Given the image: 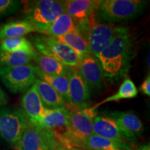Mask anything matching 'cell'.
<instances>
[{
  "label": "cell",
  "mask_w": 150,
  "mask_h": 150,
  "mask_svg": "<svg viewBox=\"0 0 150 150\" xmlns=\"http://www.w3.org/2000/svg\"><path fill=\"white\" fill-rule=\"evenodd\" d=\"M135 54L134 37L129 28L120 26L111 42L98 56L104 77L117 81L127 74Z\"/></svg>",
  "instance_id": "1"
},
{
  "label": "cell",
  "mask_w": 150,
  "mask_h": 150,
  "mask_svg": "<svg viewBox=\"0 0 150 150\" xmlns=\"http://www.w3.org/2000/svg\"><path fill=\"white\" fill-rule=\"evenodd\" d=\"M147 4L142 0H103L99 4L97 17L104 23L126 22L141 15Z\"/></svg>",
  "instance_id": "2"
},
{
  "label": "cell",
  "mask_w": 150,
  "mask_h": 150,
  "mask_svg": "<svg viewBox=\"0 0 150 150\" xmlns=\"http://www.w3.org/2000/svg\"><path fill=\"white\" fill-rule=\"evenodd\" d=\"M65 1L37 0L27 1L24 8V17L41 33L65 12Z\"/></svg>",
  "instance_id": "3"
},
{
  "label": "cell",
  "mask_w": 150,
  "mask_h": 150,
  "mask_svg": "<svg viewBox=\"0 0 150 150\" xmlns=\"http://www.w3.org/2000/svg\"><path fill=\"white\" fill-rule=\"evenodd\" d=\"M120 26L99 22L97 13L87 23L79 26V31L83 35L91 54L98 59L101 52L110 44Z\"/></svg>",
  "instance_id": "4"
},
{
  "label": "cell",
  "mask_w": 150,
  "mask_h": 150,
  "mask_svg": "<svg viewBox=\"0 0 150 150\" xmlns=\"http://www.w3.org/2000/svg\"><path fill=\"white\" fill-rule=\"evenodd\" d=\"M31 42L38 52L53 58L73 70H77L81 59L64 43L46 35H30Z\"/></svg>",
  "instance_id": "5"
},
{
  "label": "cell",
  "mask_w": 150,
  "mask_h": 150,
  "mask_svg": "<svg viewBox=\"0 0 150 150\" xmlns=\"http://www.w3.org/2000/svg\"><path fill=\"white\" fill-rule=\"evenodd\" d=\"M29 124L21 108L6 106L0 107V138L12 147Z\"/></svg>",
  "instance_id": "6"
},
{
  "label": "cell",
  "mask_w": 150,
  "mask_h": 150,
  "mask_svg": "<svg viewBox=\"0 0 150 150\" xmlns=\"http://www.w3.org/2000/svg\"><path fill=\"white\" fill-rule=\"evenodd\" d=\"M59 146L54 131L30 123L13 148L15 150H56Z\"/></svg>",
  "instance_id": "7"
},
{
  "label": "cell",
  "mask_w": 150,
  "mask_h": 150,
  "mask_svg": "<svg viewBox=\"0 0 150 150\" xmlns=\"http://www.w3.org/2000/svg\"><path fill=\"white\" fill-rule=\"evenodd\" d=\"M0 79L11 93L26 92L37 79L35 65L30 63L15 67H0Z\"/></svg>",
  "instance_id": "8"
},
{
  "label": "cell",
  "mask_w": 150,
  "mask_h": 150,
  "mask_svg": "<svg viewBox=\"0 0 150 150\" xmlns=\"http://www.w3.org/2000/svg\"><path fill=\"white\" fill-rule=\"evenodd\" d=\"M69 110V125L67 129L73 134L86 137L93 134L94 120L98 115L97 108L85 106Z\"/></svg>",
  "instance_id": "9"
},
{
  "label": "cell",
  "mask_w": 150,
  "mask_h": 150,
  "mask_svg": "<svg viewBox=\"0 0 150 150\" xmlns=\"http://www.w3.org/2000/svg\"><path fill=\"white\" fill-rule=\"evenodd\" d=\"M91 90L77 70H72L69 77L67 108L68 110L86 105L91 99Z\"/></svg>",
  "instance_id": "10"
},
{
  "label": "cell",
  "mask_w": 150,
  "mask_h": 150,
  "mask_svg": "<svg viewBox=\"0 0 150 150\" xmlns=\"http://www.w3.org/2000/svg\"><path fill=\"white\" fill-rule=\"evenodd\" d=\"M77 71L91 90L103 88L104 74L99 60L92 54L82 58Z\"/></svg>",
  "instance_id": "11"
},
{
  "label": "cell",
  "mask_w": 150,
  "mask_h": 150,
  "mask_svg": "<svg viewBox=\"0 0 150 150\" xmlns=\"http://www.w3.org/2000/svg\"><path fill=\"white\" fill-rule=\"evenodd\" d=\"M100 1L96 0H67L65 1V13L73 19L78 27L83 25L97 13Z\"/></svg>",
  "instance_id": "12"
},
{
  "label": "cell",
  "mask_w": 150,
  "mask_h": 150,
  "mask_svg": "<svg viewBox=\"0 0 150 150\" xmlns=\"http://www.w3.org/2000/svg\"><path fill=\"white\" fill-rule=\"evenodd\" d=\"M108 115L117 122L127 142L134 143L137 137L141 136L143 133V124L132 112L115 111L110 112Z\"/></svg>",
  "instance_id": "13"
},
{
  "label": "cell",
  "mask_w": 150,
  "mask_h": 150,
  "mask_svg": "<svg viewBox=\"0 0 150 150\" xmlns=\"http://www.w3.org/2000/svg\"><path fill=\"white\" fill-rule=\"evenodd\" d=\"M93 134L118 143H128L117 122L108 114L97 115L95 117Z\"/></svg>",
  "instance_id": "14"
},
{
  "label": "cell",
  "mask_w": 150,
  "mask_h": 150,
  "mask_svg": "<svg viewBox=\"0 0 150 150\" xmlns=\"http://www.w3.org/2000/svg\"><path fill=\"white\" fill-rule=\"evenodd\" d=\"M21 106V109L28 120L34 125H36L46 110L34 85L30 87L22 97Z\"/></svg>",
  "instance_id": "15"
},
{
  "label": "cell",
  "mask_w": 150,
  "mask_h": 150,
  "mask_svg": "<svg viewBox=\"0 0 150 150\" xmlns=\"http://www.w3.org/2000/svg\"><path fill=\"white\" fill-rule=\"evenodd\" d=\"M69 110L67 108L48 109L36 123L37 126L56 131L57 129L67 128L69 125Z\"/></svg>",
  "instance_id": "16"
},
{
  "label": "cell",
  "mask_w": 150,
  "mask_h": 150,
  "mask_svg": "<svg viewBox=\"0 0 150 150\" xmlns=\"http://www.w3.org/2000/svg\"><path fill=\"white\" fill-rule=\"evenodd\" d=\"M33 85L35 86L39 97L46 108L56 109L67 108V104L64 99L45 81L37 77Z\"/></svg>",
  "instance_id": "17"
},
{
  "label": "cell",
  "mask_w": 150,
  "mask_h": 150,
  "mask_svg": "<svg viewBox=\"0 0 150 150\" xmlns=\"http://www.w3.org/2000/svg\"><path fill=\"white\" fill-rule=\"evenodd\" d=\"M33 61L35 62V65L41 72L51 76L66 75L73 70L57 60L43 55L38 52L33 56Z\"/></svg>",
  "instance_id": "18"
},
{
  "label": "cell",
  "mask_w": 150,
  "mask_h": 150,
  "mask_svg": "<svg viewBox=\"0 0 150 150\" xmlns=\"http://www.w3.org/2000/svg\"><path fill=\"white\" fill-rule=\"evenodd\" d=\"M33 32H37V30L28 20L25 19L13 20L0 26V40L11 38L24 37Z\"/></svg>",
  "instance_id": "19"
},
{
  "label": "cell",
  "mask_w": 150,
  "mask_h": 150,
  "mask_svg": "<svg viewBox=\"0 0 150 150\" xmlns=\"http://www.w3.org/2000/svg\"><path fill=\"white\" fill-rule=\"evenodd\" d=\"M77 31H79L77 24L70 16L64 12L58 17L40 34L55 38L68 33Z\"/></svg>",
  "instance_id": "20"
},
{
  "label": "cell",
  "mask_w": 150,
  "mask_h": 150,
  "mask_svg": "<svg viewBox=\"0 0 150 150\" xmlns=\"http://www.w3.org/2000/svg\"><path fill=\"white\" fill-rule=\"evenodd\" d=\"M54 39L67 45L81 59L91 54L85 38L79 31L68 33L62 36L55 38Z\"/></svg>",
  "instance_id": "21"
},
{
  "label": "cell",
  "mask_w": 150,
  "mask_h": 150,
  "mask_svg": "<svg viewBox=\"0 0 150 150\" xmlns=\"http://www.w3.org/2000/svg\"><path fill=\"white\" fill-rule=\"evenodd\" d=\"M0 50L10 52H25L32 56L37 52L31 41L25 37L11 38L1 40Z\"/></svg>",
  "instance_id": "22"
},
{
  "label": "cell",
  "mask_w": 150,
  "mask_h": 150,
  "mask_svg": "<svg viewBox=\"0 0 150 150\" xmlns=\"http://www.w3.org/2000/svg\"><path fill=\"white\" fill-rule=\"evenodd\" d=\"M35 74L38 78L40 79L52 86L55 91L62 97L67 104V91H68V84L70 74L63 76H51L45 74L39 70L35 65Z\"/></svg>",
  "instance_id": "23"
},
{
  "label": "cell",
  "mask_w": 150,
  "mask_h": 150,
  "mask_svg": "<svg viewBox=\"0 0 150 150\" xmlns=\"http://www.w3.org/2000/svg\"><path fill=\"white\" fill-rule=\"evenodd\" d=\"M138 89H137L136 85L131 79L126 77L124 79L122 83L120 86V88L115 94L113 95L109 96L102 100L98 104L94 105V107L97 108L101 105L108 103L110 102H119L122 99H133L138 96Z\"/></svg>",
  "instance_id": "24"
},
{
  "label": "cell",
  "mask_w": 150,
  "mask_h": 150,
  "mask_svg": "<svg viewBox=\"0 0 150 150\" xmlns=\"http://www.w3.org/2000/svg\"><path fill=\"white\" fill-rule=\"evenodd\" d=\"M33 56L25 52H10L0 50V67H15L31 63Z\"/></svg>",
  "instance_id": "25"
},
{
  "label": "cell",
  "mask_w": 150,
  "mask_h": 150,
  "mask_svg": "<svg viewBox=\"0 0 150 150\" xmlns=\"http://www.w3.org/2000/svg\"><path fill=\"white\" fill-rule=\"evenodd\" d=\"M22 7V1L18 0H0V19L17 13Z\"/></svg>",
  "instance_id": "26"
},
{
  "label": "cell",
  "mask_w": 150,
  "mask_h": 150,
  "mask_svg": "<svg viewBox=\"0 0 150 150\" xmlns=\"http://www.w3.org/2000/svg\"><path fill=\"white\" fill-rule=\"evenodd\" d=\"M140 91L142 92L144 95L149 97L150 95V76L149 74L147 76L145 79L144 80L143 83L141 84L140 87Z\"/></svg>",
  "instance_id": "27"
},
{
  "label": "cell",
  "mask_w": 150,
  "mask_h": 150,
  "mask_svg": "<svg viewBox=\"0 0 150 150\" xmlns=\"http://www.w3.org/2000/svg\"><path fill=\"white\" fill-rule=\"evenodd\" d=\"M8 102V98L2 89L0 87V107L6 106Z\"/></svg>",
  "instance_id": "28"
},
{
  "label": "cell",
  "mask_w": 150,
  "mask_h": 150,
  "mask_svg": "<svg viewBox=\"0 0 150 150\" xmlns=\"http://www.w3.org/2000/svg\"><path fill=\"white\" fill-rule=\"evenodd\" d=\"M138 150H150L149 143L147 144V145H145L141 146V147H140Z\"/></svg>",
  "instance_id": "29"
},
{
  "label": "cell",
  "mask_w": 150,
  "mask_h": 150,
  "mask_svg": "<svg viewBox=\"0 0 150 150\" xmlns=\"http://www.w3.org/2000/svg\"><path fill=\"white\" fill-rule=\"evenodd\" d=\"M147 63L148 65V67L149 68V66H150V64H149V53H148L147 56Z\"/></svg>",
  "instance_id": "30"
},
{
  "label": "cell",
  "mask_w": 150,
  "mask_h": 150,
  "mask_svg": "<svg viewBox=\"0 0 150 150\" xmlns=\"http://www.w3.org/2000/svg\"><path fill=\"white\" fill-rule=\"evenodd\" d=\"M56 150H65V148L61 147V146H59V147H58Z\"/></svg>",
  "instance_id": "31"
},
{
  "label": "cell",
  "mask_w": 150,
  "mask_h": 150,
  "mask_svg": "<svg viewBox=\"0 0 150 150\" xmlns=\"http://www.w3.org/2000/svg\"><path fill=\"white\" fill-rule=\"evenodd\" d=\"M65 150H83V149H66V148H65Z\"/></svg>",
  "instance_id": "32"
}]
</instances>
